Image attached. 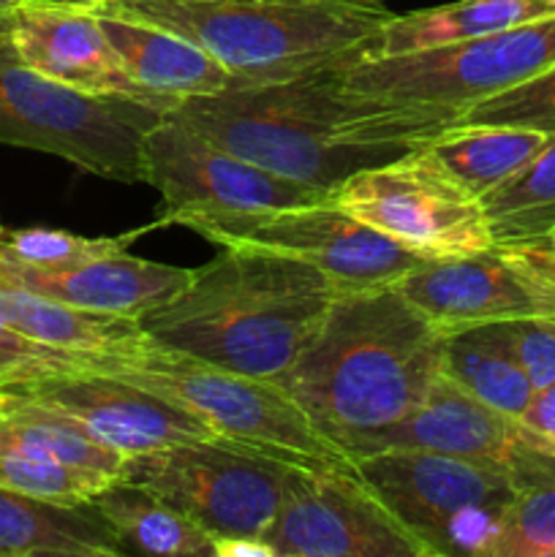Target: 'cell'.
Wrapping results in <instances>:
<instances>
[{
	"label": "cell",
	"instance_id": "obj_1",
	"mask_svg": "<svg viewBox=\"0 0 555 557\" xmlns=\"http://www.w3.org/2000/svg\"><path fill=\"white\" fill-rule=\"evenodd\" d=\"M341 65L272 85L185 98L169 117L245 161L326 196L357 172L428 147L460 120V109L444 103L351 90Z\"/></svg>",
	"mask_w": 555,
	"mask_h": 557
},
{
	"label": "cell",
	"instance_id": "obj_2",
	"mask_svg": "<svg viewBox=\"0 0 555 557\" xmlns=\"http://www.w3.org/2000/svg\"><path fill=\"white\" fill-rule=\"evenodd\" d=\"M444 330L395 286L337 294L278 386L346 455L417 411L441 373Z\"/></svg>",
	"mask_w": 555,
	"mask_h": 557
},
{
	"label": "cell",
	"instance_id": "obj_3",
	"mask_svg": "<svg viewBox=\"0 0 555 557\" xmlns=\"http://www.w3.org/2000/svg\"><path fill=\"white\" fill-rule=\"evenodd\" d=\"M337 294L332 277L292 256L223 248L139 324L156 346L278 384Z\"/></svg>",
	"mask_w": 555,
	"mask_h": 557
},
{
	"label": "cell",
	"instance_id": "obj_4",
	"mask_svg": "<svg viewBox=\"0 0 555 557\" xmlns=\"http://www.w3.org/2000/svg\"><path fill=\"white\" fill-rule=\"evenodd\" d=\"M101 9L199 44L229 71L232 87L354 63L392 20L375 0H107Z\"/></svg>",
	"mask_w": 555,
	"mask_h": 557
},
{
	"label": "cell",
	"instance_id": "obj_5",
	"mask_svg": "<svg viewBox=\"0 0 555 557\" xmlns=\"http://www.w3.org/2000/svg\"><path fill=\"white\" fill-rule=\"evenodd\" d=\"M79 364L131 381L194 413L215 435L272 451L294 466H348V457L310 424L303 408L275 384L169 351L145 341L120 354L82 357Z\"/></svg>",
	"mask_w": 555,
	"mask_h": 557
},
{
	"label": "cell",
	"instance_id": "obj_6",
	"mask_svg": "<svg viewBox=\"0 0 555 557\" xmlns=\"http://www.w3.org/2000/svg\"><path fill=\"white\" fill-rule=\"evenodd\" d=\"M5 16H0V145L49 152L96 177L145 183V136L166 112L38 74L16 54Z\"/></svg>",
	"mask_w": 555,
	"mask_h": 557
},
{
	"label": "cell",
	"instance_id": "obj_7",
	"mask_svg": "<svg viewBox=\"0 0 555 557\" xmlns=\"http://www.w3.org/2000/svg\"><path fill=\"white\" fill-rule=\"evenodd\" d=\"M354 468L430 557H493L520 484L506 468L435 451L386 449Z\"/></svg>",
	"mask_w": 555,
	"mask_h": 557
},
{
	"label": "cell",
	"instance_id": "obj_8",
	"mask_svg": "<svg viewBox=\"0 0 555 557\" xmlns=\"http://www.w3.org/2000/svg\"><path fill=\"white\" fill-rule=\"evenodd\" d=\"M294 468L272 451L212 435L125 457L120 479L150 490L212 539H261Z\"/></svg>",
	"mask_w": 555,
	"mask_h": 557
},
{
	"label": "cell",
	"instance_id": "obj_9",
	"mask_svg": "<svg viewBox=\"0 0 555 557\" xmlns=\"http://www.w3.org/2000/svg\"><path fill=\"white\" fill-rule=\"evenodd\" d=\"M330 205L351 212L424 261L493 248L482 201L428 147L337 185Z\"/></svg>",
	"mask_w": 555,
	"mask_h": 557
},
{
	"label": "cell",
	"instance_id": "obj_10",
	"mask_svg": "<svg viewBox=\"0 0 555 557\" xmlns=\"http://www.w3.org/2000/svg\"><path fill=\"white\" fill-rule=\"evenodd\" d=\"M550 65H555V14L422 52L359 58L343 63L341 74L351 90L395 101L444 103L462 114Z\"/></svg>",
	"mask_w": 555,
	"mask_h": 557
},
{
	"label": "cell",
	"instance_id": "obj_11",
	"mask_svg": "<svg viewBox=\"0 0 555 557\" xmlns=\"http://www.w3.org/2000/svg\"><path fill=\"white\" fill-rule=\"evenodd\" d=\"M145 183L161 194L158 226L199 218L259 215L297 205H319L330 196L292 183L270 169L223 150L174 117L152 125L141 147Z\"/></svg>",
	"mask_w": 555,
	"mask_h": 557
},
{
	"label": "cell",
	"instance_id": "obj_12",
	"mask_svg": "<svg viewBox=\"0 0 555 557\" xmlns=\"http://www.w3.org/2000/svg\"><path fill=\"white\" fill-rule=\"evenodd\" d=\"M185 226L221 248H259L292 256L324 272L343 292L395 286L424 261L330 201L259 215L199 218Z\"/></svg>",
	"mask_w": 555,
	"mask_h": 557
},
{
	"label": "cell",
	"instance_id": "obj_13",
	"mask_svg": "<svg viewBox=\"0 0 555 557\" xmlns=\"http://www.w3.org/2000/svg\"><path fill=\"white\" fill-rule=\"evenodd\" d=\"M275 557H430L348 466H297L264 531Z\"/></svg>",
	"mask_w": 555,
	"mask_h": 557
},
{
	"label": "cell",
	"instance_id": "obj_14",
	"mask_svg": "<svg viewBox=\"0 0 555 557\" xmlns=\"http://www.w3.org/2000/svg\"><path fill=\"white\" fill-rule=\"evenodd\" d=\"M0 386L65 413L98 444L123 457L215 435L185 408L79 362L25 370L3 379Z\"/></svg>",
	"mask_w": 555,
	"mask_h": 557
},
{
	"label": "cell",
	"instance_id": "obj_15",
	"mask_svg": "<svg viewBox=\"0 0 555 557\" xmlns=\"http://www.w3.org/2000/svg\"><path fill=\"white\" fill-rule=\"evenodd\" d=\"M386 449L435 451V455L501 466L517 479L520 490L555 473V455L544 451L528 435L520 419L484 406L444 373L435 375L428 397L419 403L417 411L381 433L354 441L346 449V457L354 460Z\"/></svg>",
	"mask_w": 555,
	"mask_h": 557
},
{
	"label": "cell",
	"instance_id": "obj_16",
	"mask_svg": "<svg viewBox=\"0 0 555 557\" xmlns=\"http://www.w3.org/2000/svg\"><path fill=\"white\" fill-rule=\"evenodd\" d=\"M397 292L446 332L555 313V281L509 248L433 259L395 283Z\"/></svg>",
	"mask_w": 555,
	"mask_h": 557
},
{
	"label": "cell",
	"instance_id": "obj_17",
	"mask_svg": "<svg viewBox=\"0 0 555 557\" xmlns=\"http://www.w3.org/2000/svg\"><path fill=\"white\" fill-rule=\"evenodd\" d=\"M16 54L38 74L96 96H128L174 112L180 101L141 87L120 63L96 11L22 3L9 16Z\"/></svg>",
	"mask_w": 555,
	"mask_h": 557
},
{
	"label": "cell",
	"instance_id": "obj_18",
	"mask_svg": "<svg viewBox=\"0 0 555 557\" xmlns=\"http://www.w3.org/2000/svg\"><path fill=\"white\" fill-rule=\"evenodd\" d=\"M5 275L14 286L30 288L74 308L141 319L177 297L190 283L194 270L136 259L125 250H118L69 270H33L5 261Z\"/></svg>",
	"mask_w": 555,
	"mask_h": 557
},
{
	"label": "cell",
	"instance_id": "obj_19",
	"mask_svg": "<svg viewBox=\"0 0 555 557\" xmlns=\"http://www.w3.org/2000/svg\"><path fill=\"white\" fill-rule=\"evenodd\" d=\"M96 16L120 63L147 90L183 103L185 98L218 96L232 87L229 71L180 33L103 9Z\"/></svg>",
	"mask_w": 555,
	"mask_h": 557
},
{
	"label": "cell",
	"instance_id": "obj_20",
	"mask_svg": "<svg viewBox=\"0 0 555 557\" xmlns=\"http://www.w3.org/2000/svg\"><path fill=\"white\" fill-rule=\"evenodd\" d=\"M120 555L112 525L92 504H49L0 487V557Z\"/></svg>",
	"mask_w": 555,
	"mask_h": 557
},
{
	"label": "cell",
	"instance_id": "obj_21",
	"mask_svg": "<svg viewBox=\"0 0 555 557\" xmlns=\"http://www.w3.org/2000/svg\"><path fill=\"white\" fill-rule=\"evenodd\" d=\"M0 321L20 335L74 359L131 351L150 341L139 319L92 313L14 283L0 286Z\"/></svg>",
	"mask_w": 555,
	"mask_h": 557
},
{
	"label": "cell",
	"instance_id": "obj_22",
	"mask_svg": "<svg viewBox=\"0 0 555 557\" xmlns=\"http://www.w3.org/2000/svg\"><path fill=\"white\" fill-rule=\"evenodd\" d=\"M555 14L542 0H457L435 9L392 14L362 58H395L506 30Z\"/></svg>",
	"mask_w": 555,
	"mask_h": 557
},
{
	"label": "cell",
	"instance_id": "obj_23",
	"mask_svg": "<svg viewBox=\"0 0 555 557\" xmlns=\"http://www.w3.org/2000/svg\"><path fill=\"white\" fill-rule=\"evenodd\" d=\"M0 455L38 457L120 476L125 457L98 444L74 419L0 386Z\"/></svg>",
	"mask_w": 555,
	"mask_h": 557
},
{
	"label": "cell",
	"instance_id": "obj_24",
	"mask_svg": "<svg viewBox=\"0 0 555 557\" xmlns=\"http://www.w3.org/2000/svg\"><path fill=\"white\" fill-rule=\"evenodd\" d=\"M92 506L107 517L123 553L163 557H215V544L205 528L169 506L150 490L114 479Z\"/></svg>",
	"mask_w": 555,
	"mask_h": 557
},
{
	"label": "cell",
	"instance_id": "obj_25",
	"mask_svg": "<svg viewBox=\"0 0 555 557\" xmlns=\"http://www.w3.org/2000/svg\"><path fill=\"white\" fill-rule=\"evenodd\" d=\"M441 373L484 406L520 419L533 397L531 381L515 362L495 324L446 332Z\"/></svg>",
	"mask_w": 555,
	"mask_h": 557
},
{
	"label": "cell",
	"instance_id": "obj_26",
	"mask_svg": "<svg viewBox=\"0 0 555 557\" xmlns=\"http://www.w3.org/2000/svg\"><path fill=\"white\" fill-rule=\"evenodd\" d=\"M547 139L550 136L539 131L457 120L430 141V150L473 196L482 199L488 190L526 166Z\"/></svg>",
	"mask_w": 555,
	"mask_h": 557
},
{
	"label": "cell",
	"instance_id": "obj_27",
	"mask_svg": "<svg viewBox=\"0 0 555 557\" xmlns=\"http://www.w3.org/2000/svg\"><path fill=\"white\" fill-rule=\"evenodd\" d=\"M479 201L495 245H522L555 234V136Z\"/></svg>",
	"mask_w": 555,
	"mask_h": 557
},
{
	"label": "cell",
	"instance_id": "obj_28",
	"mask_svg": "<svg viewBox=\"0 0 555 557\" xmlns=\"http://www.w3.org/2000/svg\"><path fill=\"white\" fill-rule=\"evenodd\" d=\"M114 479L118 476L90 471V468L69 466V462L0 455V487L30 495V498L38 500H49V504H92V498L103 493Z\"/></svg>",
	"mask_w": 555,
	"mask_h": 557
},
{
	"label": "cell",
	"instance_id": "obj_29",
	"mask_svg": "<svg viewBox=\"0 0 555 557\" xmlns=\"http://www.w3.org/2000/svg\"><path fill=\"white\" fill-rule=\"evenodd\" d=\"M145 232L147 228L123 237H79L60 228H14L0 239V259L33 270H69L98 256L128 250V245Z\"/></svg>",
	"mask_w": 555,
	"mask_h": 557
},
{
	"label": "cell",
	"instance_id": "obj_30",
	"mask_svg": "<svg viewBox=\"0 0 555 557\" xmlns=\"http://www.w3.org/2000/svg\"><path fill=\"white\" fill-rule=\"evenodd\" d=\"M493 557H555V473L517 493Z\"/></svg>",
	"mask_w": 555,
	"mask_h": 557
},
{
	"label": "cell",
	"instance_id": "obj_31",
	"mask_svg": "<svg viewBox=\"0 0 555 557\" xmlns=\"http://www.w3.org/2000/svg\"><path fill=\"white\" fill-rule=\"evenodd\" d=\"M462 123L511 125L555 136V65L511 90L477 101L460 114Z\"/></svg>",
	"mask_w": 555,
	"mask_h": 557
},
{
	"label": "cell",
	"instance_id": "obj_32",
	"mask_svg": "<svg viewBox=\"0 0 555 557\" xmlns=\"http://www.w3.org/2000/svg\"><path fill=\"white\" fill-rule=\"evenodd\" d=\"M501 341L511 351L515 362L531 381L533 392L544 389L555 381V321L547 315H526V319L495 321Z\"/></svg>",
	"mask_w": 555,
	"mask_h": 557
},
{
	"label": "cell",
	"instance_id": "obj_33",
	"mask_svg": "<svg viewBox=\"0 0 555 557\" xmlns=\"http://www.w3.org/2000/svg\"><path fill=\"white\" fill-rule=\"evenodd\" d=\"M0 357L11 359V362L27 364V368H41V364H74L79 359L69 357V354H60L54 348L41 346V343L30 341V337L20 335L16 330H11L9 324L0 321Z\"/></svg>",
	"mask_w": 555,
	"mask_h": 557
},
{
	"label": "cell",
	"instance_id": "obj_34",
	"mask_svg": "<svg viewBox=\"0 0 555 557\" xmlns=\"http://www.w3.org/2000/svg\"><path fill=\"white\" fill-rule=\"evenodd\" d=\"M520 422L544 451H553L555 455V381L544 386V389L533 392Z\"/></svg>",
	"mask_w": 555,
	"mask_h": 557
},
{
	"label": "cell",
	"instance_id": "obj_35",
	"mask_svg": "<svg viewBox=\"0 0 555 557\" xmlns=\"http://www.w3.org/2000/svg\"><path fill=\"white\" fill-rule=\"evenodd\" d=\"M501 248L515 250L520 259H526L528 264L536 267L539 272L555 277V234H550V237H542V239H533V243L501 245Z\"/></svg>",
	"mask_w": 555,
	"mask_h": 557
},
{
	"label": "cell",
	"instance_id": "obj_36",
	"mask_svg": "<svg viewBox=\"0 0 555 557\" xmlns=\"http://www.w3.org/2000/svg\"><path fill=\"white\" fill-rule=\"evenodd\" d=\"M215 544V557H275L270 544L256 536H223L212 539Z\"/></svg>",
	"mask_w": 555,
	"mask_h": 557
},
{
	"label": "cell",
	"instance_id": "obj_37",
	"mask_svg": "<svg viewBox=\"0 0 555 557\" xmlns=\"http://www.w3.org/2000/svg\"><path fill=\"white\" fill-rule=\"evenodd\" d=\"M33 5H54V9H82V11H98L107 0H25Z\"/></svg>",
	"mask_w": 555,
	"mask_h": 557
},
{
	"label": "cell",
	"instance_id": "obj_38",
	"mask_svg": "<svg viewBox=\"0 0 555 557\" xmlns=\"http://www.w3.org/2000/svg\"><path fill=\"white\" fill-rule=\"evenodd\" d=\"M25 3V0H0V16L11 14L14 9H20V5Z\"/></svg>",
	"mask_w": 555,
	"mask_h": 557
},
{
	"label": "cell",
	"instance_id": "obj_39",
	"mask_svg": "<svg viewBox=\"0 0 555 557\" xmlns=\"http://www.w3.org/2000/svg\"><path fill=\"white\" fill-rule=\"evenodd\" d=\"M3 283H9V275H5V261L0 259V286H3Z\"/></svg>",
	"mask_w": 555,
	"mask_h": 557
},
{
	"label": "cell",
	"instance_id": "obj_40",
	"mask_svg": "<svg viewBox=\"0 0 555 557\" xmlns=\"http://www.w3.org/2000/svg\"><path fill=\"white\" fill-rule=\"evenodd\" d=\"M544 5H550V9H555V0H542Z\"/></svg>",
	"mask_w": 555,
	"mask_h": 557
},
{
	"label": "cell",
	"instance_id": "obj_41",
	"mask_svg": "<svg viewBox=\"0 0 555 557\" xmlns=\"http://www.w3.org/2000/svg\"><path fill=\"white\" fill-rule=\"evenodd\" d=\"M5 237V228H3V223H0V239Z\"/></svg>",
	"mask_w": 555,
	"mask_h": 557
},
{
	"label": "cell",
	"instance_id": "obj_42",
	"mask_svg": "<svg viewBox=\"0 0 555 557\" xmlns=\"http://www.w3.org/2000/svg\"><path fill=\"white\" fill-rule=\"evenodd\" d=\"M553 281H555V277H553ZM547 319H550V321H555V313H550V315H547Z\"/></svg>",
	"mask_w": 555,
	"mask_h": 557
}]
</instances>
